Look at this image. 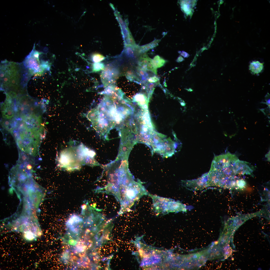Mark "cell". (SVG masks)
Wrapping results in <instances>:
<instances>
[{"label": "cell", "mask_w": 270, "mask_h": 270, "mask_svg": "<svg viewBox=\"0 0 270 270\" xmlns=\"http://www.w3.org/2000/svg\"><path fill=\"white\" fill-rule=\"evenodd\" d=\"M31 76L23 63L6 60L1 62L0 90L12 99L27 94V84Z\"/></svg>", "instance_id": "1"}, {"label": "cell", "mask_w": 270, "mask_h": 270, "mask_svg": "<svg viewBox=\"0 0 270 270\" xmlns=\"http://www.w3.org/2000/svg\"><path fill=\"white\" fill-rule=\"evenodd\" d=\"M105 58V57L102 55L97 53H94L92 56V60L95 63L100 62Z\"/></svg>", "instance_id": "17"}, {"label": "cell", "mask_w": 270, "mask_h": 270, "mask_svg": "<svg viewBox=\"0 0 270 270\" xmlns=\"http://www.w3.org/2000/svg\"><path fill=\"white\" fill-rule=\"evenodd\" d=\"M208 172H207L197 179L182 181V184L192 190H201L208 186Z\"/></svg>", "instance_id": "5"}, {"label": "cell", "mask_w": 270, "mask_h": 270, "mask_svg": "<svg viewBox=\"0 0 270 270\" xmlns=\"http://www.w3.org/2000/svg\"><path fill=\"white\" fill-rule=\"evenodd\" d=\"M160 40H156L151 42L146 45L138 47V52L139 54H144L150 49L153 48L158 45Z\"/></svg>", "instance_id": "12"}, {"label": "cell", "mask_w": 270, "mask_h": 270, "mask_svg": "<svg viewBox=\"0 0 270 270\" xmlns=\"http://www.w3.org/2000/svg\"><path fill=\"white\" fill-rule=\"evenodd\" d=\"M186 206L179 201H175L171 199L167 203L166 211L168 212H186Z\"/></svg>", "instance_id": "9"}, {"label": "cell", "mask_w": 270, "mask_h": 270, "mask_svg": "<svg viewBox=\"0 0 270 270\" xmlns=\"http://www.w3.org/2000/svg\"><path fill=\"white\" fill-rule=\"evenodd\" d=\"M82 218L77 214L72 215L68 220L66 225L71 230H76L81 228L83 223Z\"/></svg>", "instance_id": "8"}, {"label": "cell", "mask_w": 270, "mask_h": 270, "mask_svg": "<svg viewBox=\"0 0 270 270\" xmlns=\"http://www.w3.org/2000/svg\"><path fill=\"white\" fill-rule=\"evenodd\" d=\"M266 156H267V158H268V160H269V158H270V157H269V156H270V152H268L267 154H266Z\"/></svg>", "instance_id": "23"}, {"label": "cell", "mask_w": 270, "mask_h": 270, "mask_svg": "<svg viewBox=\"0 0 270 270\" xmlns=\"http://www.w3.org/2000/svg\"><path fill=\"white\" fill-rule=\"evenodd\" d=\"M42 124L26 122L20 118H15L10 132L18 150L33 156L39 154V148L44 136Z\"/></svg>", "instance_id": "2"}, {"label": "cell", "mask_w": 270, "mask_h": 270, "mask_svg": "<svg viewBox=\"0 0 270 270\" xmlns=\"http://www.w3.org/2000/svg\"><path fill=\"white\" fill-rule=\"evenodd\" d=\"M42 53L36 49L34 45L32 50L24 61V65L31 76H40L45 71L49 69L48 62L40 58Z\"/></svg>", "instance_id": "3"}, {"label": "cell", "mask_w": 270, "mask_h": 270, "mask_svg": "<svg viewBox=\"0 0 270 270\" xmlns=\"http://www.w3.org/2000/svg\"><path fill=\"white\" fill-rule=\"evenodd\" d=\"M167 62V60L158 55L155 56L151 60L153 66L156 69L163 66Z\"/></svg>", "instance_id": "13"}, {"label": "cell", "mask_w": 270, "mask_h": 270, "mask_svg": "<svg viewBox=\"0 0 270 270\" xmlns=\"http://www.w3.org/2000/svg\"><path fill=\"white\" fill-rule=\"evenodd\" d=\"M237 178L234 175L224 177L220 180L218 186L225 188H233L236 185Z\"/></svg>", "instance_id": "10"}, {"label": "cell", "mask_w": 270, "mask_h": 270, "mask_svg": "<svg viewBox=\"0 0 270 270\" xmlns=\"http://www.w3.org/2000/svg\"><path fill=\"white\" fill-rule=\"evenodd\" d=\"M136 73L142 83L145 84L148 82L149 77L148 74L147 72L142 70L138 67L137 69Z\"/></svg>", "instance_id": "14"}, {"label": "cell", "mask_w": 270, "mask_h": 270, "mask_svg": "<svg viewBox=\"0 0 270 270\" xmlns=\"http://www.w3.org/2000/svg\"><path fill=\"white\" fill-rule=\"evenodd\" d=\"M160 78L156 75L149 77L148 80V82L150 83H155L159 81Z\"/></svg>", "instance_id": "20"}, {"label": "cell", "mask_w": 270, "mask_h": 270, "mask_svg": "<svg viewBox=\"0 0 270 270\" xmlns=\"http://www.w3.org/2000/svg\"><path fill=\"white\" fill-rule=\"evenodd\" d=\"M104 69L101 75L102 82L107 84L114 81L118 76V71L116 69L109 67Z\"/></svg>", "instance_id": "7"}, {"label": "cell", "mask_w": 270, "mask_h": 270, "mask_svg": "<svg viewBox=\"0 0 270 270\" xmlns=\"http://www.w3.org/2000/svg\"><path fill=\"white\" fill-rule=\"evenodd\" d=\"M152 59L149 58L146 53L143 54L140 57L138 62L139 66L144 65H147Z\"/></svg>", "instance_id": "15"}, {"label": "cell", "mask_w": 270, "mask_h": 270, "mask_svg": "<svg viewBox=\"0 0 270 270\" xmlns=\"http://www.w3.org/2000/svg\"><path fill=\"white\" fill-rule=\"evenodd\" d=\"M184 60V59L181 56H179L176 60V62H181Z\"/></svg>", "instance_id": "22"}, {"label": "cell", "mask_w": 270, "mask_h": 270, "mask_svg": "<svg viewBox=\"0 0 270 270\" xmlns=\"http://www.w3.org/2000/svg\"><path fill=\"white\" fill-rule=\"evenodd\" d=\"M249 70L254 74H258L260 73L264 68L263 63L258 61H253L249 66Z\"/></svg>", "instance_id": "11"}, {"label": "cell", "mask_w": 270, "mask_h": 270, "mask_svg": "<svg viewBox=\"0 0 270 270\" xmlns=\"http://www.w3.org/2000/svg\"><path fill=\"white\" fill-rule=\"evenodd\" d=\"M178 52L184 58H187L189 56V55L188 53L184 51H179Z\"/></svg>", "instance_id": "21"}, {"label": "cell", "mask_w": 270, "mask_h": 270, "mask_svg": "<svg viewBox=\"0 0 270 270\" xmlns=\"http://www.w3.org/2000/svg\"><path fill=\"white\" fill-rule=\"evenodd\" d=\"M246 185V181L243 179H239L236 181V185L239 188L242 189L244 188Z\"/></svg>", "instance_id": "18"}, {"label": "cell", "mask_w": 270, "mask_h": 270, "mask_svg": "<svg viewBox=\"0 0 270 270\" xmlns=\"http://www.w3.org/2000/svg\"><path fill=\"white\" fill-rule=\"evenodd\" d=\"M104 63L96 62L93 64L92 66V70L94 72L100 71L104 69Z\"/></svg>", "instance_id": "16"}, {"label": "cell", "mask_w": 270, "mask_h": 270, "mask_svg": "<svg viewBox=\"0 0 270 270\" xmlns=\"http://www.w3.org/2000/svg\"><path fill=\"white\" fill-rule=\"evenodd\" d=\"M247 162L238 159L234 163L233 168L235 175L240 174L251 175L253 171Z\"/></svg>", "instance_id": "6"}, {"label": "cell", "mask_w": 270, "mask_h": 270, "mask_svg": "<svg viewBox=\"0 0 270 270\" xmlns=\"http://www.w3.org/2000/svg\"><path fill=\"white\" fill-rule=\"evenodd\" d=\"M151 60H152L147 64V69L148 70L151 71L155 74L157 75V69L155 68L153 66Z\"/></svg>", "instance_id": "19"}, {"label": "cell", "mask_w": 270, "mask_h": 270, "mask_svg": "<svg viewBox=\"0 0 270 270\" xmlns=\"http://www.w3.org/2000/svg\"><path fill=\"white\" fill-rule=\"evenodd\" d=\"M237 160L235 156L228 153L216 156L212 161L210 168L221 172L223 178L235 175L233 168L234 163Z\"/></svg>", "instance_id": "4"}, {"label": "cell", "mask_w": 270, "mask_h": 270, "mask_svg": "<svg viewBox=\"0 0 270 270\" xmlns=\"http://www.w3.org/2000/svg\"><path fill=\"white\" fill-rule=\"evenodd\" d=\"M186 90H187L188 91H190L191 92V91H192V90L191 88H189L188 89H186Z\"/></svg>", "instance_id": "24"}]
</instances>
